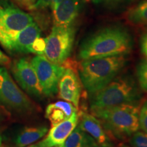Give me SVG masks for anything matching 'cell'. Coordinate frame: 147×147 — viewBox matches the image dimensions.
Masks as SVG:
<instances>
[{
    "label": "cell",
    "instance_id": "obj_8",
    "mask_svg": "<svg viewBox=\"0 0 147 147\" xmlns=\"http://www.w3.org/2000/svg\"><path fill=\"white\" fill-rule=\"evenodd\" d=\"M39 80L43 94L53 97L58 92L59 80L65 68L50 61L45 55H36L31 61Z\"/></svg>",
    "mask_w": 147,
    "mask_h": 147
},
{
    "label": "cell",
    "instance_id": "obj_10",
    "mask_svg": "<svg viewBox=\"0 0 147 147\" xmlns=\"http://www.w3.org/2000/svg\"><path fill=\"white\" fill-rule=\"evenodd\" d=\"M81 84L74 69L65 68L58 84V97L71 102L78 108L81 95Z\"/></svg>",
    "mask_w": 147,
    "mask_h": 147
},
{
    "label": "cell",
    "instance_id": "obj_3",
    "mask_svg": "<svg viewBox=\"0 0 147 147\" xmlns=\"http://www.w3.org/2000/svg\"><path fill=\"white\" fill-rule=\"evenodd\" d=\"M141 94L135 80L129 75L115 78L100 91L91 94V110L125 104H138Z\"/></svg>",
    "mask_w": 147,
    "mask_h": 147
},
{
    "label": "cell",
    "instance_id": "obj_24",
    "mask_svg": "<svg viewBox=\"0 0 147 147\" xmlns=\"http://www.w3.org/2000/svg\"><path fill=\"white\" fill-rule=\"evenodd\" d=\"M140 48L142 53L144 55L147 61V33H145L141 37Z\"/></svg>",
    "mask_w": 147,
    "mask_h": 147
},
{
    "label": "cell",
    "instance_id": "obj_19",
    "mask_svg": "<svg viewBox=\"0 0 147 147\" xmlns=\"http://www.w3.org/2000/svg\"><path fill=\"white\" fill-rule=\"evenodd\" d=\"M137 77L140 86L147 93V61L143 60L137 66Z\"/></svg>",
    "mask_w": 147,
    "mask_h": 147
},
{
    "label": "cell",
    "instance_id": "obj_31",
    "mask_svg": "<svg viewBox=\"0 0 147 147\" xmlns=\"http://www.w3.org/2000/svg\"><path fill=\"white\" fill-rule=\"evenodd\" d=\"M122 147H130V146H122Z\"/></svg>",
    "mask_w": 147,
    "mask_h": 147
},
{
    "label": "cell",
    "instance_id": "obj_1",
    "mask_svg": "<svg viewBox=\"0 0 147 147\" xmlns=\"http://www.w3.org/2000/svg\"><path fill=\"white\" fill-rule=\"evenodd\" d=\"M132 47V38L126 29L116 26L106 27L82 42L78 57L81 60H88L125 55L131 52Z\"/></svg>",
    "mask_w": 147,
    "mask_h": 147
},
{
    "label": "cell",
    "instance_id": "obj_17",
    "mask_svg": "<svg viewBox=\"0 0 147 147\" xmlns=\"http://www.w3.org/2000/svg\"><path fill=\"white\" fill-rule=\"evenodd\" d=\"M61 147H100L89 134L78 126L74 128Z\"/></svg>",
    "mask_w": 147,
    "mask_h": 147
},
{
    "label": "cell",
    "instance_id": "obj_2",
    "mask_svg": "<svg viewBox=\"0 0 147 147\" xmlns=\"http://www.w3.org/2000/svg\"><path fill=\"white\" fill-rule=\"evenodd\" d=\"M126 63L125 55L83 60L79 67L80 80L87 91L93 94L113 81Z\"/></svg>",
    "mask_w": 147,
    "mask_h": 147
},
{
    "label": "cell",
    "instance_id": "obj_9",
    "mask_svg": "<svg viewBox=\"0 0 147 147\" xmlns=\"http://www.w3.org/2000/svg\"><path fill=\"white\" fill-rule=\"evenodd\" d=\"M13 76L22 89L37 98L43 96V92L36 71L26 58H21L14 62L12 67Z\"/></svg>",
    "mask_w": 147,
    "mask_h": 147
},
{
    "label": "cell",
    "instance_id": "obj_13",
    "mask_svg": "<svg viewBox=\"0 0 147 147\" xmlns=\"http://www.w3.org/2000/svg\"><path fill=\"white\" fill-rule=\"evenodd\" d=\"M54 25L72 26L80 11V0H63L52 8Z\"/></svg>",
    "mask_w": 147,
    "mask_h": 147
},
{
    "label": "cell",
    "instance_id": "obj_26",
    "mask_svg": "<svg viewBox=\"0 0 147 147\" xmlns=\"http://www.w3.org/2000/svg\"><path fill=\"white\" fill-rule=\"evenodd\" d=\"M10 62V59L0 50V65H8Z\"/></svg>",
    "mask_w": 147,
    "mask_h": 147
},
{
    "label": "cell",
    "instance_id": "obj_22",
    "mask_svg": "<svg viewBox=\"0 0 147 147\" xmlns=\"http://www.w3.org/2000/svg\"><path fill=\"white\" fill-rule=\"evenodd\" d=\"M63 0H37L36 2L32 5L30 10H43V9L50 8H52L55 5L60 3Z\"/></svg>",
    "mask_w": 147,
    "mask_h": 147
},
{
    "label": "cell",
    "instance_id": "obj_4",
    "mask_svg": "<svg viewBox=\"0 0 147 147\" xmlns=\"http://www.w3.org/2000/svg\"><path fill=\"white\" fill-rule=\"evenodd\" d=\"M139 104H125L91 110L104 127L119 138L130 136L140 129Z\"/></svg>",
    "mask_w": 147,
    "mask_h": 147
},
{
    "label": "cell",
    "instance_id": "obj_28",
    "mask_svg": "<svg viewBox=\"0 0 147 147\" xmlns=\"http://www.w3.org/2000/svg\"><path fill=\"white\" fill-rule=\"evenodd\" d=\"M92 1L95 3H101V2H104V1H113V0H92Z\"/></svg>",
    "mask_w": 147,
    "mask_h": 147
},
{
    "label": "cell",
    "instance_id": "obj_7",
    "mask_svg": "<svg viewBox=\"0 0 147 147\" xmlns=\"http://www.w3.org/2000/svg\"><path fill=\"white\" fill-rule=\"evenodd\" d=\"M0 105L18 113L34 111L33 103L19 87L5 67L0 66Z\"/></svg>",
    "mask_w": 147,
    "mask_h": 147
},
{
    "label": "cell",
    "instance_id": "obj_5",
    "mask_svg": "<svg viewBox=\"0 0 147 147\" xmlns=\"http://www.w3.org/2000/svg\"><path fill=\"white\" fill-rule=\"evenodd\" d=\"M34 22L32 16L14 5H0V44L9 51L21 31Z\"/></svg>",
    "mask_w": 147,
    "mask_h": 147
},
{
    "label": "cell",
    "instance_id": "obj_12",
    "mask_svg": "<svg viewBox=\"0 0 147 147\" xmlns=\"http://www.w3.org/2000/svg\"><path fill=\"white\" fill-rule=\"evenodd\" d=\"M78 127L88 134H89L96 141L100 147H112L113 143L105 127L100 120L94 115L83 113L81 114Z\"/></svg>",
    "mask_w": 147,
    "mask_h": 147
},
{
    "label": "cell",
    "instance_id": "obj_15",
    "mask_svg": "<svg viewBox=\"0 0 147 147\" xmlns=\"http://www.w3.org/2000/svg\"><path fill=\"white\" fill-rule=\"evenodd\" d=\"M76 112H78L77 108L71 102L58 101L47 106L45 110V117L49 119L51 126L53 127L70 118Z\"/></svg>",
    "mask_w": 147,
    "mask_h": 147
},
{
    "label": "cell",
    "instance_id": "obj_16",
    "mask_svg": "<svg viewBox=\"0 0 147 147\" xmlns=\"http://www.w3.org/2000/svg\"><path fill=\"white\" fill-rule=\"evenodd\" d=\"M49 129L46 126L27 127L19 132L14 139L16 147H26L36 142L46 136Z\"/></svg>",
    "mask_w": 147,
    "mask_h": 147
},
{
    "label": "cell",
    "instance_id": "obj_11",
    "mask_svg": "<svg viewBox=\"0 0 147 147\" xmlns=\"http://www.w3.org/2000/svg\"><path fill=\"white\" fill-rule=\"evenodd\" d=\"M79 120L77 112L63 122L52 127L47 136L39 142L40 147H61L76 127Z\"/></svg>",
    "mask_w": 147,
    "mask_h": 147
},
{
    "label": "cell",
    "instance_id": "obj_20",
    "mask_svg": "<svg viewBox=\"0 0 147 147\" xmlns=\"http://www.w3.org/2000/svg\"><path fill=\"white\" fill-rule=\"evenodd\" d=\"M132 147H147V134L138 131L131 135L129 140Z\"/></svg>",
    "mask_w": 147,
    "mask_h": 147
},
{
    "label": "cell",
    "instance_id": "obj_18",
    "mask_svg": "<svg viewBox=\"0 0 147 147\" xmlns=\"http://www.w3.org/2000/svg\"><path fill=\"white\" fill-rule=\"evenodd\" d=\"M127 18L136 25H147V1L139 3L128 12Z\"/></svg>",
    "mask_w": 147,
    "mask_h": 147
},
{
    "label": "cell",
    "instance_id": "obj_25",
    "mask_svg": "<svg viewBox=\"0 0 147 147\" xmlns=\"http://www.w3.org/2000/svg\"><path fill=\"white\" fill-rule=\"evenodd\" d=\"M16 1L20 4L26 7L29 9L32 8V6L36 2L37 0H16Z\"/></svg>",
    "mask_w": 147,
    "mask_h": 147
},
{
    "label": "cell",
    "instance_id": "obj_27",
    "mask_svg": "<svg viewBox=\"0 0 147 147\" xmlns=\"http://www.w3.org/2000/svg\"><path fill=\"white\" fill-rule=\"evenodd\" d=\"M0 147H7L4 144H3V138L1 134H0Z\"/></svg>",
    "mask_w": 147,
    "mask_h": 147
},
{
    "label": "cell",
    "instance_id": "obj_6",
    "mask_svg": "<svg viewBox=\"0 0 147 147\" xmlns=\"http://www.w3.org/2000/svg\"><path fill=\"white\" fill-rule=\"evenodd\" d=\"M76 30L72 26L54 25L46 38L45 56L52 63L62 65L71 54Z\"/></svg>",
    "mask_w": 147,
    "mask_h": 147
},
{
    "label": "cell",
    "instance_id": "obj_29",
    "mask_svg": "<svg viewBox=\"0 0 147 147\" xmlns=\"http://www.w3.org/2000/svg\"><path fill=\"white\" fill-rule=\"evenodd\" d=\"M26 147H40V146L39 142H38V143H36V144H33L32 145H29V146H26Z\"/></svg>",
    "mask_w": 147,
    "mask_h": 147
},
{
    "label": "cell",
    "instance_id": "obj_21",
    "mask_svg": "<svg viewBox=\"0 0 147 147\" xmlns=\"http://www.w3.org/2000/svg\"><path fill=\"white\" fill-rule=\"evenodd\" d=\"M46 48V39L39 37L34 42L29 49V53H34L37 55H44Z\"/></svg>",
    "mask_w": 147,
    "mask_h": 147
},
{
    "label": "cell",
    "instance_id": "obj_14",
    "mask_svg": "<svg viewBox=\"0 0 147 147\" xmlns=\"http://www.w3.org/2000/svg\"><path fill=\"white\" fill-rule=\"evenodd\" d=\"M40 34L41 31L39 27L33 22L18 33L8 51L14 53H29L30 47L37 38L40 37Z\"/></svg>",
    "mask_w": 147,
    "mask_h": 147
},
{
    "label": "cell",
    "instance_id": "obj_23",
    "mask_svg": "<svg viewBox=\"0 0 147 147\" xmlns=\"http://www.w3.org/2000/svg\"><path fill=\"white\" fill-rule=\"evenodd\" d=\"M139 122L140 128L147 134V101H145L140 108Z\"/></svg>",
    "mask_w": 147,
    "mask_h": 147
},
{
    "label": "cell",
    "instance_id": "obj_30",
    "mask_svg": "<svg viewBox=\"0 0 147 147\" xmlns=\"http://www.w3.org/2000/svg\"><path fill=\"white\" fill-rule=\"evenodd\" d=\"M2 119H3V115H1V113H0V122H1V121H2Z\"/></svg>",
    "mask_w": 147,
    "mask_h": 147
}]
</instances>
